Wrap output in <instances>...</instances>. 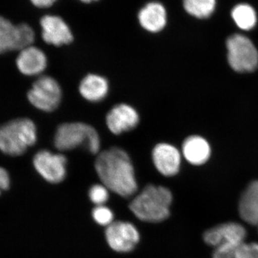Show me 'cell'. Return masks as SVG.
<instances>
[{"mask_svg": "<svg viewBox=\"0 0 258 258\" xmlns=\"http://www.w3.org/2000/svg\"><path fill=\"white\" fill-rule=\"evenodd\" d=\"M152 161L160 174L165 176L176 175L181 165V154L174 146L158 144L153 149Z\"/></svg>", "mask_w": 258, "mask_h": 258, "instance_id": "obj_13", "label": "cell"}, {"mask_svg": "<svg viewBox=\"0 0 258 258\" xmlns=\"http://www.w3.org/2000/svg\"><path fill=\"white\" fill-rule=\"evenodd\" d=\"M37 139L36 125L30 118H16L0 125V151L7 155H23Z\"/></svg>", "mask_w": 258, "mask_h": 258, "instance_id": "obj_3", "label": "cell"}, {"mask_svg": "<svg viewBox=\"0 0 258 258\" xmlns=\"http://www.w3.org/2000/svg\"><path fill=\"white\" fill-rule=\"evenodd\" d=\"M11 186V178L9 172L4 167L0 166V196L4 191H8Z\"/></svg>", "mask_w": 258, "mask_h": 258, "instance_id": "obj_24", "label": "cell"}, {"mask_svg": "<svg viewBox=\"0 0 258 258\" xmlns=\"http://www.w3.org/2000/svg\"><path fill=\"white\" fill-rule=\"evenodd\" d=\"M138 19L141 26L144 30L157 33L165 28L167 23V13L166 8L161 3L152 2L139 11Z\"/></svg>", "mask_w": 258, "mask_h": 258, "instance_id": "obj_15", "label": "cell"}, {"mask_svg": "<svg viewBox=\"0 0 258 258\" xmlns=\"http://www.w3.org/2000/svg\"><path fill=\"white\" fill-rule=\"evenodd\" d=\"M227 60L230 67L238 73L252 72L258 66V51L253 42L244 35H231L226 42Z\"/></svg>", "mask_w": 258, "mask_h": 258, "instance_id": "obj_6", "label": "cell"}, {"mask_svg": "<svg viewBox=\"0 0 258 258\" xmlns=\"http://www.w3.org/2000/svg\"><path fill=\"white\" fill-rule=\"evenodd\" d=\"M95 169L107 189L125 198L137 192L138 185L134 166L123 149L112 147L99 153Z\"/></svg>", "mask_w": 258, "mask_h": 258, "instance_id": "obj_1", "label": "cell"}, {"mask_svg": "<svg viewBox=\"0 0 258 258\" xmlns=\"http://www.w3.org/2000/svg\"><path fill=\"white\" fill-rule=\"evenodd\" d=\"M80 1L83 2L84 3H91L92 2L98 1V0H80Z\"/></svg>", "mask_w": 258, "mask_h": 258, "instance_id": "obj_26", "label": "cell"}, {"mask_svg": "<svg viewBox=\"0 0 258 258\" xmlns=\"http://www.w3.org/2000/svg\"><path fill=\"white\" fill-rule=\"evenodd\" d=\"M107 242L113 250L128 252L135 247L139 241V233L130 222H113L106 230Z\"/></svg>", "mask_w": 258, "mask_h": 258, "instance_id": "obj_10", "label": "cell"}, {"mask_svg": "<svg viewBox=\"0 0 258 258\" xmlns=\"http://www.w3.org/2000/svg\"><path fill=\"white\" fill-rule=\"evenodd\" d=\"M44 42L56 47L69 45L74 41V35L63 19L57 15H47L40 20Z\"/></svg>", "mask_w": 258, "mask_h": 258, "instance_id": "obj_11", "label": "cell"}, {"mask_svg": "<svg viewBox=\"0 0 258 258\" xmlns=\"http://www.w3.org/2000/svg\"><path fill=\"white\" fill-rule=\"evenodd\" d=\"M32 164L37 172L47 182L57 184L66 177L67 159L62 154L41 150L35 154Z\"/></svg>", "mask_w": 258, "mask_h": 258, "instance_id": "obj_9", "label": "cell"}, {"mask_svg": "<svg viewBox=\"0 0 258 258\" xmlns=\"http://www.w3.org/2000/svg\"><path fill=\"white\" fill-rule=\"evenodd\" d=\"M16 66L18 71L25 76H38L46 69L47 56L41 49L32 45L20 51Z\"/></svg>", "mask_w": 258, "mask_h": 258, "instance_id": "obj_14", "label": "cell"}, {"mask_svg": "<svg viewBox=\"0 0 258 258\" xmlns=\"http://www.w3.org/2000/svg\"><path fill=\"white\" fill-rule=\"evenodd\" d=\"M238 211L244 222L258 227V180L251 182L242 193Z\"/></svg>", "mask_w": 258, "mask_h": 258, "instance_id": "obj_17", "label": "cell"}, {"mask_svg": "<svg viewBox=\"0 0 258 258\" xmlns=\"http://www.w3.org/2000/svg\"><path fill=\"white\" fill-rule=\"evenodd\" d=\"M54 145L61 152L84 147L91 154H99L101 139L92 125L82 122H70L59 125L54 137Z\"/></svg>", "mask_w": 258, "mask_h": 258, "instance_id": "obj_4", "label": "cell"}, {"mask_svg": "<svg viewBox=\"0 0 258 258\" xmlns=\"http://www.w3.org/2000/svg\"><path fill=\"white\" fill-rule=\"evenodd\" d=\"M235 258H258V243L244 242L236 251Z\"/></svg>", "mask_w": 258, "mask_h": 258, "instance_id": "obj_23", "label": "cell"}, {"mask_svg": "<svg viewBox=\"0 0 258 258\" xmlns=\"http://www.w3.org/2000/svg\"><path fill=\"white\" fill-rule=\"evenodd\" d=\"M140 120L137 110L126 103L115 105L107 113L106 123L110 132L114 135H120L133 130Z\"/></svg>", "mask_w": 258, "mask_h": 258, "instance_id": "obj_12", "label": "cell"}, {"mask_svg": "<svg viewBox=\"0 0 258 258\" xmlns=\"http://www.w3.org/2000/svg\"><path fill=\"white\" fill-rule=\"evenodd\" d=\"M237 26L242 30H250L257 24V18L255 10L251 5L246 3L237 5L231 13Z\"/></svg>", "mask_w": 258, "mask_h": 258, "instance_id": "obj_19", "label": "cell"}, {"mask_svg": "<svg viewBox=\"0 0 258 258\" xmlns=\"http://www.w3.org/2000/svg\"><path fill=\"white\" fill-rule=\"evenodd\" d=\"M171 203L172 195L167 188L148 185L132 200L129 208L142 221L160 222L170 215Z\"/></svg>", "mask_w": 258, "mask_h": 258, "instance_id": "obj_2", "label": "cell"}, {"mask_svg": "<svg viewBox=\"0 0 258 258\" xmlns=\"http://www.w3.org/2000/svg\"><path fill=\"white\" fill-rule=\"evenodd\" d=\"M109 91L108 80L98 74H88L79 85V92L84 99L93 103L103 101Z\"/></svg>", "mask_w": 258, "mask_h": 258, "instance_id": "obj_16", "label": "cell"}, {"mask_svg": "<svg viewBox=\"0 0 258 258\" xmlns=\"http://www.w3.org/2000/svg\"><path fill=\"white\" fill-rule=\"evenodd\" d=\"M186 13L199 19L208 18L216 8V0H183Z\"/></svg>", "mask_w": 258, "mask_h": 258, "instance_id": "obj_20", "label": "cell"}, {"mask_svg": "<svg viewBox=\"0 0 258 258\" xmlns=\"http://www.w3.org/2000/svg\"><path fill=\"white\" fill-rule=\"evenodd\" d=\"M183 155L193 165H202L208 161L211 148L206 139L199 136H191L185 139L182 145Z\"/></svg>", "mask_w": 258, "mask_h": 258, "instance_id": "obj_18", "label": "cell"}, {"mask_svg": "<svg viewBox=\"0 0 258 258\" xmlns=\"http://www.w3.org/2000/svg\"><path fill=\"white\" fill-rule=\"evenodd\" d=\"M89 197L91 201L97 206H101L106 203L109 195L108 189L104 185L96 184L90 189Z\"/></svg>", "mask_w": 258, "mask_h": 258, "instance_id": "obj_22", "label": "cell"}, {"mask_svg": "<svg viewBox=\"0 0 258 258\" xmlns=\"http://www.w3.org/2000/svg\"><path fill=\"white\" fill-rule=\"evenodd\" d=\"M247 232L243 226L227 222L212 227L204 233L205 243L215 247L212 257L235 258L236 251L245 240Z\"/></svg>", "mask_w": 258, "mask_h": 258, "instance_id": "obj_5", "label": "cell"}, {"mask_svg": "<svg viewBox=\"0 0 258 258\" xmlns=\"http://www.w3.org/2000/svg\"><path fill=\"white\" fill-rule=\"evenodd\" d=\"M57 0H30L34 6L39 8H47L52 6Z\"/></svg>", "mask_w": 258, "mask_h": 258, "instance_id": "obj_25", "label": "cell"}, {"mask_svg": "<svg viewBox=\"0 0 258 258\" xmlns=\"http://www.w3.org/2000/svg\"><path fill=\"white\" fill-rule=\"evenodd\" d=\"M35 37L33 29L28 24L14 25L0 15V54L32 46Z\"/></svg>", "mask_w": 258, "mask_h": 258, "instance_id": "obj_8", "label": "cell"}, {"mask_svg": "<svg viewBox=\"0 0 258 258\" xmlns=\"http://www.w3.org/2000/svg\"><path fill=\"white\" fill-rule=\"evenodd\" d=\"M62 93L60 84L48 76H40L28 92L29 102L37 109L52 112L60 106Z\"/></svg>", "mask_w": 258, "mask_h": 258, "instance_id": "obj_7", "label": "cell"}, {"mask_svg": "<svg viewBox=\"0 0 258 258\" xmlns=\"http://www.w3.org/2000/svg\"><path fill=\"white\" fill-rule=\"evenodd\" d=\"M93 217L97 223L101 225L107 226V227L113 222V212L104 205L97 206L93 210Z\"/></svg>", "mask_w": 258, "mask_h": 258, "instance_id": "obj_21", "label": "cell"}]
</instances>
